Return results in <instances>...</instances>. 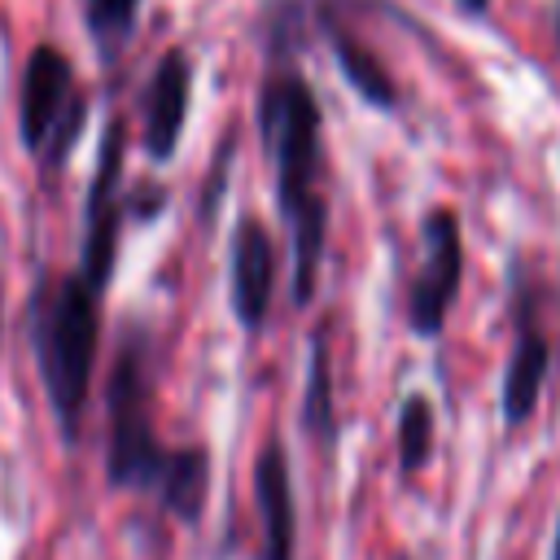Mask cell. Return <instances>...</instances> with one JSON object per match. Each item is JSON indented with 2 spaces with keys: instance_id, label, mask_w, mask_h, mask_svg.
<instances>
[{
  "instance_id": "obj_1",
  "label": "cell",
  "mask_w": 560,
  "mask_h": 560,
  "mask_svg": "<svg viewBox=\"0 0 560 560\" xmlns=\"http://www.w3.org/2000/svg\"><path fill=\"white\" fill-rule=\"evenodd\" d=\"M258 136L276 179V210L293 245V306H311L319 289V262L328 245V197H324V118L311 83L289 66L271 61L258 92Z\"/></svg>"
},
{
  "instance_id": "obj_2",
  "label": "cell",
  "mask_w": 560,
  "mask_h": 560,
  "mask_svg": "<svg viewBox=\"0 0 560 560\" xmlns=\"http://www.w3.org/2000/svg\"><path fill=\"white\" fill-rule=\"evenodd\" d=\"M109 442H105V481L114 490H149L166 516L179 525H197L210 490V455L206 446H162L153 429V372H149V337L127 324L109 385Z\"/></svg>"
},
{
  "instance_id": "obj_3",
  "label": "cell",
  "mask_w": 560,
  "mask_h": 560,
  "mask_svg": "<svg viewBox=\"0 0 560 560\" xmlns=\"http://www.w3.org/2000/svg\"><path fill=\"white\" fill-rule=\"evenodd\" d=\"M31 350L61 442L74 446L101 354V289L83 271H39L31 289Z\"/></svg>"
},
{
  "instance_id": "obj_4",
  "label": "cell",
  "mask_w": 560,
  "mask_h": 560,
  "mask_svg": "<svg viewBox=\"0 0 560 560\" xmlns=\"http://www.w3.org/2000/svg\"><path fill=\"white\" fill-rule=\"evenodd\" d=\"M83 122H88V101L74 88L70 57L57 44H35L22 66V96H18L22 149L44 171H57L70 158Z\"/></svg>"
},
{
  "instance_id": "obj_5",
  "label": "cell",
  "mask_w": 560,
  "mask_h": 560,
  "mask_svg": "<svg viewBox=\"0 0 560 560\" xmlns=\"http://www.w3.org/2000/svg\"><path fill=\"white\" fill-rule=\"evenodd\" d=\"M122 144H127V127L122 118H109L101 149H96V171L88 184V201H83V249H79V271L105 293V284L114 280V262H118V236H122V219H127V197H122Z\"/></svg>"
},
{
  "instance_id": "obj_6",
  "label": "cell",
  "mask_w": 560,
  "mask_h": 560,
  "mask_svg": "<svg viewBox=\"0 0 560 560\" xmlns=\"http://www.w3.org/2000/svg\"><path fill=\"white\" fill-rule=\"evenodd\" d=\"M464 280V236L459 214L438 206L420 223V267L407 289V324L416 337H438L446 324V311Z\"/></svg>"
},
{
  "instance_id": "obj_7",
  "label": "cell",
  "mask_w": 560,
  "mask_h": 560,
  "mask_svg": "<svg viewBox=\"0 0 560 560\" xmlns=\"http://www.w3.org/2000/svg\"><path fill=\"white\" fill-rule=\"evenodd\" d=\"M512 328H516V337H512V354H508V368H503V394H499L508 429L525 424L538 411L547 368H551V341H547L542 324L534 319V293H529L521 267L512 276Z\"/></svg>"
},
{
  "instance_id": "obj_8",
  "label": "cell",
  "mask_w": 560,
  "mask_h": 560,
  "mask_svg": "<svg viewBox=\"0 0 560 560\" xmlns=\"http://www.w3.org/2000/svg\"><path fill=\"white\" fill-rule=\"evenodd\" d=\"M192 109V61L184 48H166L140 88V149L149 162H171Z\"/></svg>"
},
{
  "instance_id": "obj_9",
  "label": "cell",
  "mask_w": 560,
  "mask_h": 560,
  "mask_svg": "<svg viewBox=\"0 0 560 560\" xmlns=\"http://www.w3.org/2000/svg\"><path fill=\"white\" fill-rule=\"evenodd\" d=\"M228 293H232V315L245 332H258L271 311L276 293V241L262 228V219L241 214L228 249Z\"/></svg>"
},
{
  "instance_id": "obj_10",
  "label": "cell",
  "mask_w": 560,
  "mask_h": 560,
  "mask_svg": "<svg viewBox=\"0 0 560 560\" xmlns=\"http://www.w3.org/2000/svg\"><path fill=\"white\" fill-rule=\"evenodd\" d=\"M254 503H258V521H262V560H293L298 503H293L289 451L280 438H267L254 459Z\"/></svg>"
},
{
  "instance_id": "obj_11",
  "label": "cell",
  "mask_w": 560,
  "mask_h": 560,
  "mask_svg": "<svg viewBox=\"0 0 560 560\" xmlns=\"http://www.w3.org/2000/svg\"><path fill=\"white\" fill-rule=\"evenodd\" d=\"M311 13L319 18V31H324V39H328V48H332V61H337V70L346 74V83L354 88V96L368 101L372 109H394V105H398V88H394L385 61H381L354 31H346V26L337 22V13H332L324 0H311Z\"/></svg>"
},
{
  "instance_id": "obj_12",
  "label": "cell",
  "mask_w": 560,
  "mask_h": 560,
  "mask_svg": "<svg viewBox=\"0 0 560 560\" xmlns=\"http://www.w3.org/2000/svg\"><path fill=\"white\" fill-rule=\"evenodd\" d=\"M302 429L332 451L337 442V411H332V337L328 324L311 332V363H306V389H302Z\"/></svg>"
},
{
  "instance_id": "obj_13",
  "label": "cell",
  "mask_w": 560,
  "mask_h": 560,
  "mask_svg": "<svg viewBox=\"0 0 560 560\" xmlns=\"http://www.w3.org/2000/svg\"><path fill=\"white\" fill-rule=\"evenodd\" d=\"M136 18H140V0H83V26L105 66H114L122 48L136 39Z\"/></svg>"
},
{
  "instance_id": "obj_14",
  "label": "cell",
  "mask_w": 560,
  "mask_h": 560,
  "mask_svg": "<svg viewBox=\"0 0 560 560\" xmlns=\"http://www.w3.org/2000/svg\"><path fill=\"white\" fill-rule=\"evenodd\" d=\"M433 459V402L416 389L398 407V472L416 477Z\"/></svg>"
},
{
  "instance_id": "obj_15",
  "label": "cell",
  "mask_w": 560,
  "mask_h": 560,
  "mask_svg": "<svg viewBox=\"0 0 560 560\" xmlns=\"http://www.w3.org/2000/svg\"><path fill=\"white\" fill-rule=\"evenodd\" d=\"M464 13H472V18H486L490 13V0H455Z\"/></svg>"
},
{
  "instance_id": "obj_16",
  "label": "cell",
  "mask_w": 560,
  "mask_h": 560,
  "mask_svg": "<svg viewBox=\"0 0 560 560\" xmlns=\"http://www.w3.org/2000/svg\"><path fill=\"white\" fill-rule=\"evenodd\" d=\"M551 560H560V529H556V547H551Z\"/></svg>"
},
{
  "instance_id": "obj_17",
  "label": "cell",
  "mask_w": 560,
  "mask_h": 560,
  "mask_svg": "<svg viewBox=\"0 0 560 560\" xmlns=\"http://www.w3.org/2000/svg\"><path fill=\"white\" fill-rule=\"evenodd\" d=\"M389 560H411V556H407V551H394V556H389Z\"/></svg>"
},
{
  "instance_id": "obj_18",
  "label": "cell",
  "mask_w": 560,
  "mask_h": 560,
  "mask_svg": "<svg viewBox=\"0 0 560 560\" xmlns=\"http://www.w3.org/2000/svg\"><path fill=\"white\" fill-rule=\"evenodd\" d=\"M0 311H4V276H0Z\"/></svg>"
},
{
  "instance_id": "obj_19",
  "label": "cell",
  "mask_w": 560,
  "mask_h": 560,
  "mask_svg": "<svg viewBox=\"0 0 560 560\" xmlns=\"http://www.w3.org/2000/svg\"><path fill=\"white\" fill-rule=\"evenodd\" d=\"M556 13H560V9H556ZM556 31H560V18H556Z\"/></svg>"
}]
</instances>
